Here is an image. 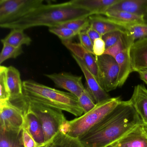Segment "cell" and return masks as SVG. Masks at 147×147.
Returning a JSON list of instances; mask_svg holds the SVG:
<instances>
[{
    "label": "cell",
    "mask_w": 147,
    "mask_h": 147,
    "mask_svg": "<svg viewBox=\"0 0 147 147\" xmlns=\"http://www.w3.org/2000/svg\"><path fill=\"white\" fill-rule=\"evenodd\" d=\"M142 123L130 99L121 100L79 139L83 147H106L119 140Z\"/></svg>",
    "instance_id": "6da1fadb"
},
{
    "label": "cell",
    "mask_w": 147,
    "mask_h": 147,
    "mask_svg": "<svg viewBox=\"0 0 147 147\" xmlns=\"http://www.w3.org/2000/svg\"><path fill=\"white\" fill-rule=\"evenodd\" d=\"M93 15L91 12L74 3L73 0L58 4H43L21 19L0 24V27L23 30L37 26L54 28L71 20Z\"/></svg>",
    "instance_id": "7a4b0ae2"
},
{
    "label": "cell",
    "mask_w": 147,
    "mask_h": 147,
    "mask_svg": "<svg viewBox=\"0 0 147 147\" xmlns=\"http://www.w3.org/2000/svg\"><path fill=\"white\" fill-rule=\"evenodd\" d=\"M24 97L27 102L65 111L76 117L84 112L78 98L69 92H63L32 80L23 82Z\"/></svg>",
    "instance_id": "3957f363"
},
{
    "label": "cell",
    "mask_w": 147,
    "mask_h": 147,
    "mask_svg": "<svg viewBox=\"0 0 147 147\" xmlns=\"http://www.w3.org/2000/svg\"><path fill=\"white\" fill-rule=\"evenodd\" d=\"M121 101L119 97H116L98 103L88 112L73 120H67L60 131L72 137L80 138L113 110Z\"/></svg>",
    "instance_id": "277c9868"
},
{
    "label": "cell",
    "mask_w": 147,
    "mask_h": 147,
    "mask_svg": "<svg viewBox=\"0 0 147 147\" xmlns=\"http://www.w3.org/2000/svg\"><path fill=\"white\" fill-rule=\"evenodd\" d=\"M26 101L29 109L40 121L44 135L45 141L47 144L61 131L67 119L61 110Z\"/></svg>",
    "instance_id": "5b68a950"
},
{
    "label": "cell",
    "mask_w": 147,
    "mask_h": 147,
    "mask_svg": "<svg viewBox=\"0 0 147 147\" xmlns=\"http://www.w3.org/2000/svg\"><path fill=\"white\" fill-rule=\"evenodd\" d=\"M43 4V0H1L0 24L21 19Z\"/></svg>",
    "instance_id": "8992f818"
},
{
    "label": "cell",
    "mask_w": 147,
    "mask_h": 147,
    "mask_svg": "<svg viewBox=\"0 0 147 147\" xmlns=\"http://www.w3.org/2000/svg\"><path fill=\"white\" fill-rule=\"evenodd\" d=\"M99 76L100 84L107 92L118 87L119 67L115 58L107 55L95 56Z\"/></svg>",
    "instance_id": "52a82bcc"
},
{
    "label": "cell",
    "mask_w": 147,
    "mask_h": 147,
    "mask_svg": "<svg viewBox=\"0 0 147 147\" xmlns=\"http://www.w3.org/2000/svg\"><path fill=\"white\" fill-rule=\"evenodd\" d=\"M25 112L9 100L0 103V129L21 131L25 125Z\"/></svg>",
    "instance_id": "ba28073f"
},
{
    "label": "cell",
    "mask_w": 147,
    "mask_h": 147,
    "mask_svg": "<svg viewBox=\"0 0 147 147\" xmlns=\"http://www.w3.org/2000/svg\"><path fill=\"white\" fill-rule=\"evenodd\" d=\"M53 82L57 87L62 88L79 98L85 89L82 82V76L74 75L70 73L62 72L45 75Z\"/></svg>",
    "instance_id": "9c48e42d"
},
{
    "label": "cell",
    "mask_w": 147,
    "mask_h": 147,
    "mask_svg": "<svg viewBox=\"0 0 147 147\" xmlns=\"http://www.w3.org/2000/svg\"><path fill=\"white\" fill-rule=\"evenodd\" d=\"M84 75L87 83V89L92 97L95 104L100 103L111 98L99 83L94 76L91 73L84 62L80 58L72 55Z\"/></svg>",
    "instance_id": "30bf717a"
},
{
    "label": "cell",
    "mask_w": 147,
    "mask_h": 147,
    "mask_svg": "<svg viewBox=\"0 0 147 147\" xmlns=\"http://www.w3.org/2000/svg\"><path fill=\"white\" fill-rule=\"evenodd\" d=\"M111 145L113 147H147V125L141 123Z\"/></svg>",
    "instance_id": "8fae6325"
},
{
    "label": "cell",
    "mask_w": 147,
    "mask_h": 147,
    "mask_svg": "<svg viewBox=\"0 0 147 147\" xmlns=\"http://www.w3.org/2000/svg\"><path fill=\"white\" fill-rule=\"evenodd\" d=\"M129 53L132 72L147 71V37L136 41Z\"/></svg>",
    "instance_id": "7c38bea8"
},
{
    "label": "cell",
    "mask_w": 147,
    "mask_h": 147,
    "mask_svg": "<svg viewBox=\"0 0 147 147\" xmlns=\"http://www.w3.org/2000/svg\"><path fill=\"white\" fill-rule=\"evenodd\" d=\"M62 43L73 53L72 55L80 58L85 63L100 84L98 68L95 56L88 52L80 43L73 42L71 41H63Z\"/></svg>",
    "instance_id": "4fadbf2b"
},
{
    "label": "cell",
    "mask_w": 147,
    "mask_h": 147,
    "mask_svg": "<svg viewBox=\"0 0 147 147\" xmlns=\"http://www.w3.org/2000/svg\"><path fill=\"white\" fill-rule=\"evenodd\" d=\"M88 19L90 27L98 32L101 36L115 31L126 32L122 24L100 15H91L88 17Z\"/></svg>",
    "instance_id": "5bb4252c"
},
{
    "label": "cell",
    "mask_w": 147,
    "mask_h": 147,
    "mask_svg": "<svg viewBox=\"0 0 147 147\" xmlns=\"http://www.w3.org/2000/svg\"><path fill=\"white\" fill-rule=\"evenodd\" d=\"M7 80L11 97L9 101L16 102L24 97L23 82L18 70L13 66L8 67L7 71Z\"/></svg>",
    "instance_id": "9a60e30c"
},
{
    "label": "cell",
    "mask_w": 147,
    "mask_h": 147,
    "mask_svg": "<svg viewBox=\"0 0 147 147\" xmlns=\"http://www.w3.org/2000/svg\"><path fill=\"white\" fill-rule=\"evenodd\" d=\"M130 100L143 123L147 125V88L142 85L136 86Z\"/></svg>",
    "instance_id": "2e32d148"
},
{
    "label": "cell",
    "mask_w": 147,
    "mask_h": 147,
    "mask_svg": "<svg viewBox=\"0 0 147 147\" xmlns=\"http://www.w3.org/2000/svg\"><path fill=\"white\" fill-rule=\"evenodd\" d=\"M25 123L24 128L28 130L37 142L45 146L46 144L45 141L44 135L41 123L28 107L25 112Z\"/></svg>",
    "instance_id": "e0dca14e"
},
{
    "label": "cell",
    "mask_w": 147,
    "mask_h": 147,
    "mask_svg": "<svg viewBox=\"0 0 147 147\" xmlns=\"http://www.w3.org/2000/svg\"><path fill=\"white\" fill-rule=\"evenodd\" d=\"M124 11L129 13L144 16L147 13V0H120L108 10Z\"/></svg>",
    "instance_id": "ac0fdd59"
},
{
    "label": "cell",
    "mask_w": 147,
    "mask_h": 147,
    "mask_svg": "<svg viewBox=\"0 0 147 147\" xmlns=\"http://www.w3.org/2000/svg\"><path fill=\"white\" fill-rule=\"evenodd\" d=\"M120 0H73L74 3L88 11L93 15H103L111 7Z\"/></svg>",
    "instance_id": "d6986e66"
},
{
    "label": "cell",
    "mask_w": 147,
    "mask_h": 147,
    "mask_svg": "<svg viewBox=\"0 0 147 147\" xmlns=\"http://www.w3.org/2000/svg\"><path fill=\"white\" fill-rule=\"evenodd\" d=\"M130 49L127 48L120 51L115 57L119 67L118 87H121L132 73L131 61L130 57Z\"/></svg>",
    "instance_id": "ffe728a7"
},
{
    "label": "cell",
    "mask_w": 147,
    "mask_h": 147,
    "mask_svg": "<svg viewBox=\"0 0 147 147\" xmlns=\"http://www.w3.org/2000/svg\"><path fill=\"white\" fill-rule=\"evenodd\" d=\"M103 15L120 24L144 23V16L135 15L124 11L107 10Z\"/></svg>",
    "instance_id": "44dd1931"
},
{
    "label": "cell",
    "mask_w": 147,
    "mask_h": 147,
    "mask_svg": "<svg viewBox=\"0 0 147 147\" xmlns=\"http://www.w3.org/2000/svg\"><path fill=\"white\" fill-rule=\"evenodd\" d=\"M22 132L23 130L7 131L0 129V147H25Z\"/></svg>",
    "instance_id": "7402d4cb"
},
{
    "label": "cell",
    "mask_w": 147,
    "mask_h": 147,
    "mask_svg": "<svg viewBox=\"0 0 147 147\" xmlns=\"http://www.w3.org/2000/svg\"><path fill=\"white\" fill-rule=\"evenodd\" d=\"M22 29H13L5 37L1 39L2 44H7L15 47H22V45H29L32 39Z\"/></svg>",
    "instance_id": "603a6c76"
},
{
    "label": "cell",
    "mask_w": 147,
    "mask_h": 147,
    "mask_svg": "<svg viewBox=\"0 0 147 147\" xmlns=\"http://www.w3.org/2000/svg\"><path fill=\"white\" fill-rule=\"evenodd\" d=\"M42 147H83L79 138L72 137L59 131L53 139Z\"/></svg>",
    "instance_id": "cb8c5ba5"
},
{
    "label": "cell",
    "mask_w": 147,
    "mask_h": 147,
    "mask_svg": "<svg viewBox=\"0 0 147 147\" xmlns=\"http://www.w3.org/2000/svg\"><path fill=\"white\" fill-rule=\"evenodd\" d=\"M126 34L131 40L135 42L136 41L147 37V24L144 23L123 24Z\"/></svg>",
    "instance_id": "d4e9b609"
},
{
    "label": "cell",
    "mask_w": 147,
    "mask_h": 147,
    "mask_svg": "<svg viewBox=\"0 0 147 147\" xmlns=\"http://www.w3.org/2000/svg\"><path fill=\"white\" fill-rule=\"evenodd\" d=\"M7 67L0 66V103L8 101L11 94L7 80Z\"/></svg>",
    "instance_id": "484cf974"
},
{
    "label": "cell",
    "mask_w": 147,
    "mask_h": 147,
    "mask_svg": "<svg viewBox=\"0 0 147 147\" xmlns=\"http://www.w3.org/2000/svg\"><path fill=\"white\" fill-rule=\"evenodd\" d=\"M2 51L0 54V64L11 58H17L23 53L22 47H15L8 45H3Z\"/></svg>",
    "instance_id": "4316f807"
},
{
    "label": "cell",
    "mask_w": 147,
    "mask_h": 147,
    "mask_svg": "<svg viewBox=\"0 0 147 147\" xmlns=\"http://www.w3.org/2000/svg\"><path fill=\"white\" fill-rule=\"evenodd\" d=\"M90 24L88 17L71 20L58 27H66L79 34L81 32L87 30Z\"/></svg>",
    "instance_id": "83f0119b"
},
{
    "label": "cell",
    "mask_w": 147,
    "mask_h": 147,
    "mask_svg": "<svg viewBox=\"0 0 147 147\" xmlns=\"http://www.w3.org/2000/svg\"><path fill=\"white\" fill-rule=\"evenodd\" d=\"M78 98L84 114L90 111L96 106V104L86 88H85Z\"/></svg>",
    "instance_id": "f1b7e54d"
},
{
    "label": "cell",
    "mask_w": 147,
    "mask_h": 147,
    "mask_svg": "<svg viewBox=\"0 0 147 147\" xmlns=\"http://www.w3.org/2000/svg\"><path fill=\"white\" fill-rule=\"evenodd\" d=\"M49 31L52 34L57 36L62 42L71 41L78 33L66 27H54L49 28Z\"/></svg>",
    "instance_id": "f546056e"
},
{
    "label": "cell",
    "mask_w": 147,
    "mask_h": 147,
    "mask_svg": "<svg viewBox=\"0 0 147 147\" xmlns=\"http://www.w3.org/2000/svg\"><path fill=\"white\" fill-rule=\"evenodd\" d=\"M125 32L120 31H115L102 36L101 38L105 42L106 49L115 45L124 36Z\"/></svg>",
    "instance_id": "4dcf8cb0"
},
{
    "label": "cell",
    "mask_w": 147,
    "mask_h": 147,
    "mask_svg": "<svg viewBox=\"0 0 147 147\" xmlns=\"http://www.w3.org/2000/svg\"><path fill=\"white\" fill-rule=\"evenodd\" d=\"M78 36L80 39V44L88 52L94 55L93 43L88 35L86 30L81 32Z\"/></svg>",
    "instance_id": "1f68e13d"
},
{
    "label": "cell",
    "mask_w": 147,
    "mask_h": 147,
    "mask_svg": "<svg viewBox=\"0 0 147 147\" xmlns=\"http://www.w3.org/2000/svg\"><path fill=\"white\" fill-rule=\"evenodd\" d=\"M22 137L25 147H42L44 146L37 142L28 130L25 128L23 129Z\"/></svg>",
    "instance_id": "d6a6232c"
},
{
    "label": "cell",
    "mask_w": 147,
    "mask_h": 147,
    "mask_svg": "<svg viewBox=\"0 0 147 147\" xmlns=\"http://www.w3.org/2000/svg\"><path fill=\"white\" fill-rule=\"evenodd\" d=\"M106 50L105 44L102 38H98L93 42V53L95 56L104 55Z\"/></svg>",
    "instance_id": "836d02e7"
},
{
    "label": "cell",
    "mask_w": 147,
    "mask_h": 147,
    "mask_svg": "<svg viewBox=\"0 0 147 147\" xmlns=\"http://www.w3.org/2000/svg\"><path fill=\"white\" fill-rule=\"evenodd\" d=\"M87 33L89 36L90 39L92 40L93 43L94 42L95 40L98 38H101L102 36L94 29H93L92 27L89 26L87 30H86Z\"/></svg>",
    "instance_id": "e575fe53"
},
{
    "label": "cell",
    "mask_w": 147,
    "mask_h": 147,
    "mask_svg": "<svg viewBox=\"0 0 147 147\" xmlns=\"http://www.w3.org/2000/svg\"><path fill=\"white\" fill-rule=\"evenodd\" d=\"M138 73L140 79L147 85V71H143Z\"/></svg>",
    "instance_id": "d590c367"
},
{
    "label": "cell",
    "mask_w": 147,
    "mask_h": 147,
    "mask_svg": "<svg viewBox=\"0 0 147 147\" xmlns=\"http://www.w3.org/2000/svg\"><path fill=\"white\" fill-rule=\"evenodd\" d=\"M144 23L147 24V13L144 16Z\"/></svg>",
    "instance_id": "8d00e7d4"
},
{
    "label": "cell",
    "mask_w": 147,
    "mask_h": 147,
    "mask_svg": "<svg viewBox=\"0 0 147 147\" xmlns=\"http://www.w3.org/2000/svg\"><path fill=\"white\" fill-rule=\"evenodd\" d=\"M113 147L112 146H111V145H109V146H107V147Z\"/></svg>",
    "instance_id": "74e56055"
}]
</instances>
